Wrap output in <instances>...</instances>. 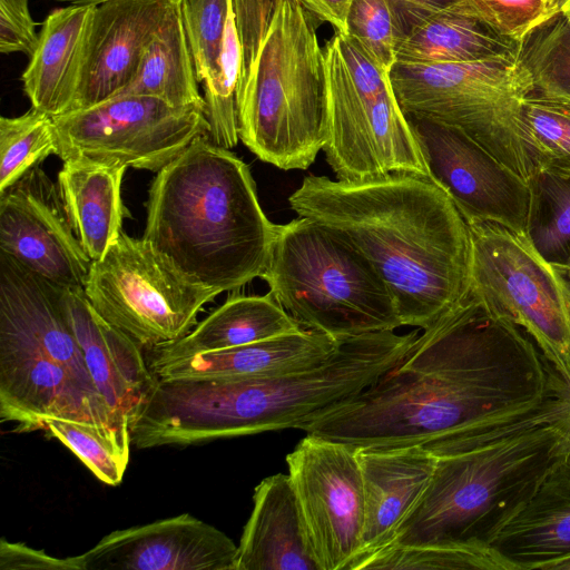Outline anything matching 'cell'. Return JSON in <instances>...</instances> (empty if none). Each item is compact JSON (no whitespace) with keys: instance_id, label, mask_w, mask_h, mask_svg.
Wrapping results in <instances>:
<instances>
[{"instance_id":"cell-1","label":"cell","mask_w":570,"mask_h":570,"mask_svg":"<svg viewBox=\"0 0 570 570\" xmlns=\"http://www.w3.org/2000/svg\"><path fill=\"white\" fill-rule=\"evenodd\" d=\"M566 387L531 337L471 296L423 330L374 384L299 430L355 449L436 456L539 409Z\"/></svg>"},{"instance_id":"cell-2","label":"cell","mask_w":570,"mask_h":570,"mask_svg":"<svg viewBox=\"0 0 570 570\" xmlns=\"http://www.w3.org/2000/svg\"><path fill=\"white\" fill-rule=\"evenodd\" d=\"M288 204L374 267L403 326L425 330L471 298L470 228L432 177L393 173L348 181L309 175Z\"/></svg>"},{"instance_id":"cell-3","label":"cell","mask_w":570,"mask_h":570,"mask_svg":"<svg viewBox=\"0 0 570 570\" xmlns=\"http://www.w3.org/2000/svg\"><path fill=\"white\" fill-rule=\"evenodd\" d=\"M419 331L373 332L338 340L323 362L295 372L252 377L159 379L137 417V449L190 445L284 429L374 384L409 352Z\"/></svg>"},{"instance_id":"cell-4","label":"cell","mask_w":570,"mask_h":570,"mask_svg":"<svg viewBox=\"0 0 570 570\" xmlns=\"http://www.w3.org/2000/svg\"><path fill=\"white\" fill-rule=\"evenodd\" d=\"M142 238L190 283L218 294L265 271L277 225L263 212L248 166L196 138L149 188Z\"/></svg>"},{"instance_id":"cell-5","label":"cell","mask_w":570,"mask_h":570,"mask_svg":"<svg viewBox=\"0 0 570 570\" xmlns=\"http://www.w3.org/2000/svg\"><path fill=\"white\" fill-rule=\"evenodd\" d=\"M62 289L0 252V416L17 432L53 420L89 425L129 454V426L88 371Z\"/></svg>"},{"instance_id":"cell-6","label":"cell","mask_w":570,"mask_h":570,"mask_svg":"<svg viewBox=\"0 0 570 570\" xmlns=\"http://www.w3.org/2000/svg\"><path fill=\"white\" fill-rule=\"evenodd\" d=\"M569 450L570 390L563 387L533 412L438 456L426 489L387 546L484 542Z\"/></svg>"},{"instance_id":"cell-7","label":"cell","mask_w":570,"mask_h":570,"mask_svg":"<svg viewBox=\"0 0 570 570\" xmlns=\"http://www.w3.org/2000/svg\"><path fill=\"white\" fill-rule=\"evenodd\" d=\"M316 28L299 3L277 0L255 57L239 70V139L283 170L307 169L324 146V53Z\"/></svg>"},{"instance_id":"cell-8","label":"cell","mask_w":570,"mask_h":570,"mask_svg":"<svg viewBox=\"0 0 570 570\" xmlns=\"http://www.w3.org/2000/svg\"><path fill=\"white\" fill-rule=\"evenodd\" d=\"M259 278L303 328L335 341L403 326L392 294L374 267L308 218L277 225Z\"/></svg>"},{"instance_id":"cell-9","label":"cell","mask_w":570,"mask_h":570,"mask_svg":"<svg viewBox=\"0 0 570 570\" xmlns=\"http://www.w3.org/2000/svg\"><path fill=\"white\" fill-rule=\"evenodd\" d=\"M390 80L405 115L461 130L532 186L537 174L521 109L533 85L518 55L458 63L396 62Z\"/></svg>"},{"instance_id":"cell-10","label":"cell","mask_w":570,"mask_h":570,"mask_svg":"<svg viewBox=\"0 0 570 570\" xmlns=\"http://www.w3.org/2000/svg\"><path fill=\"white\" fill-rule=\"evenodd\" d=\"M468 226L472 296L489 314L521 327L570 390V279L530 234L493 223Z\"/></svg>"},{"instance_id":"cell-11","label":"cell","mask_w":570,"mask_h":570,"mask_svg":"<svg viewBox=\"0 0 570 570\" xmlns=\"http://www.w3.org/2000/svg\"><path fill=\"white\" fill-rule=\"evenodd\" d=\"M92 307L140 346L173 343L196 325L216 291L190 283L144 238L120 232L85 285Z\"/></svg>"},{"instance_id":"cell-12","label":"cell","mask_w":570,"mask_h":570,"mask_svg":"<svg viewBox=\"0 0 570 570\" xmlns=\"http://www.w3.org/2000/svg\"><path fill=\"white\" fill-rule=\"evenodd\" d=\"M325 124L323 151L338 180L393 173L431 177L409 120L392 90L379 98L352 81L336 35L323 47Z\"/></svg>"},{"instance_id":"cell-13","label":"cell","mask_w":570,"mask_h":570,"mask_svg":"<svg viewBox=\"0 0 570 570\" xmlns=\"http://www.w3.org/2000/svg\"><path fill=\"white\" fill-rule=\"evenodd\" d=\"M53 122L62 160L86 156L154 173L209 132L204 108H175L140 95H119Z\"/></svg>"},{"instance_id":"cell-14","label":"cell","mask_w":570,"mask_h":570,"mask_svg":"<svg viewBox=\"0 0 570 570\" xmlns=\"http://www.w3.org/2000/svg\"><path fill=\"white\" fill-rule=\"evenodd\" d=\"M286 464L320 570H348L360 553L364 527L356 449L306 434Z\"/></svg>"},{"instance_id":"cell-15","label":"cell","mask_w":570,"mask_h":570,"mask_svg":"<svg viewBox=\"0 0 570 570\" xmlns=\"http://www.w3.org/2000/svg\"><path fill=\"white\" fill-rule=\"evenodd\" d=\"M431 177L465 222L493 223L529 234L532 187L468 135L448 125L405 115Z\"/></svg>"},{"instance_id":"cell-16","label":"cell","mask_w":570,"mask_h":570,"mask_svg":"<svg viewBox=\"0 0 570 570\" xmlns=\"http://www.w3.org/2000/svg\"><path fill=\"white\" fill-rule=\"evenodd\" d=\"M0 252L61 288L83 289L92 261L58 186L39 167L0 193Z\"/></svg>"},{"instance_id":"cell-17","label":"cell","mask_w":570,"mask_h":570,"mask_svg":"<svg viewBox=\"0 0 570 570\" xmlns=\"http://www.w3.org/2000/svg\"><path fill=\"white\" fill-rule=\"evenodd\" d=\"M238 546L189 513L106 534L81 570H235Z\"/></svg>"},{"instance_id":"cell-18","label":"cell","mask_w":570,"mask_h":570,"mask_svg":"<svg viewBox=\"0 0 570 570\" xmlns=\"http://www.w3.org/2000/svg\"><path fill=\"white\" fill-rule=\"evenodd\" d=\"M175 2L107 0L95 4L71 110L116 97L131 82L146 48Z\"/></svg>"},{"instance_id":"cell-19","label":"cell","mask_w":570,"mask_h":570,"mask_svg":"<svg viewBox=\"0 0 570 570\" xmlns=\"http://www.w3.org/2000/svg\"><path fill=\"white\" fill-rule=\"evenodd\" d=\"M62 301L97 389L130 428L158 377L146 363L140 345L107 322L83 289L63 288Z\"/></svg>"},{"instance_id":"cell-20","label":"cell","mask_w":570,"mask_h":570,"mask_svg":"<svg viewBox=\"0 0 570 570\" xmlns=\"http://www.w3.org/2000/svg\"><path fill=\"white\" fill-rule=\"evenodd\" d=\"M519 570H550L570 558V450L487 533Z\"/></svg>"},{"instance_id":"cell-21","label":"cell","mask_w":570,"mask_h":570,"mask_svg":"<svg viewBox=\"0 0 570 570\" xmlns=\"http://www.w3.org/2000/svg\"><path fill=\"white\" fill-rule=\"evenodd\" d=\"M364 493L362 547L348 570L387 546L426 489L438 456L421 446L356 449Z\"/></svg>"},{"instance_id":"cell-22","label":"cell","mask_w":570,"mask_h":570,"mask_svg":"<svg viewBox=\"0 0 570 570\" xmlns=\"http://www.w3.org/2000/svg\"><path fill=\"white\" fill-rule=\"evenodd\" d=\"M235 570H320L288 473L256 485Z\"/></svg>"},{"instance_id":"cell-23","label":"cell","mask_w":570,"mask_h":570,"mask_svg":"<svg viewBox=\"0 0 570 570\" xmlns=\"http://www.w3.org/2000/svg\"><path fill=\"white\" fill-rule=\"evenodd\" d=\"M95 4L51 11L21 80L31 107L52 117L71 110L83 65Z\"/></svg>"},{"instance_id":"cell-24","label":"cell","mask_w":570,"mask_h":570,"mask_svg":"<svg viewBox=\"0 0 570 570\" xmlns=\"http://www.w3.org/2000/svg\"><path fill=\"white\" fill-rule=\"evenodd\" d=\"M338 341L303 328L240 346L202 352L156 368L159 379L252 377L312 367L326 360Z\"/></svg>"},{"instance_id":"cell-25","label":"cell","mask_w":570,"mask_h":570,"mask_svg":"<svg viewBox=\"0 0 570 570\" xmlns=\"http://www.w3.org/2000/svg\"><path fill=\"white\" fill-rule=\"evenodd\" d=\"M62 161L57 186L67 217L90 259H101L121 232L127 167L86 156Z\"/></svg>"},{"instance_id":"cell-26","label":"cell","mask_w":570,"mask_h":570,"mask_svg":"<svg viewBox=\"0 0 570 570\" xmlns=\"http://www.w3.org/2000/svg\"><path fill=\"white\" fill-rule=\"evenodd\" d=\"M303 330L268 292L233 295L181 338L155 346L150 368L191 355L240 346Z\"/></svg>"},{"instance_id":"cell-27","label":"cell","mask_w":570,"mask_h":570,"mask_svg":"<svg viewBox=\"0 0 570 570\" xmlns=\"http://www.w3.org/2000/svg\"><path fill=\"white\" fill-rule=\"evenodd\" d=\"M519 41L503 37L476 17L453 8L430 17L405 36L396 62L440 65L518 55Z\"/></svg>"},{"instance_id":"cell-28","label":"cell","mask_w":570,"mask_h":570,"mask_svg":"<svg viewBox=\"0 0 570 570\" xmlns=\"http://www.w3.org/2000/svg\"><path fill=\"white\" fill-rule=\"evenodd\" d=\"M119 95L156 97L175 108L205 109L179 2L170 8L146 48L134 79Z\"/></svg>"},{"instance_id":"cell-29","label":"cell","mask_w":570,"mask_h":570,"mask_svg":"<svg viewBox=\"0 0 570 570\" xmlns=\"http://www.w3.org/2000/svg\"><path fill=\"white\" fill-rule=\"evenodd\" d=\"M521 115L537 176L570 177V100L532 90Z\"/></svg>"},{"instance_id":"cell-30","label":"cell","mask_w":570,"mask_h":570,"mask_svg":"<svg viewBox=\"0 0 570 570\" xmlns=\"http://www.w3.org/2000/svg\"><path fill=\"white\" fill-rule=\"evenodd\" d=\"M519 570L485 542L453 546L384 547L361 560L354 570Z\"/></svg>"},{"instance_id":"cell-31","label":"cell","mask_w":570,"mask_h":570,"mask_svg":"<svg viewBox=\"0 0 570 570\" xmlns=\"http://www.w3.org/2000/svg\"><path fill=\"white\" fill-rule=\"evenodd\" d=\"M518 59L533 90L570 100V19L559 10L520 42Z\"/></svg>"},{"instance_id":"cell-32","label":"cell","mask_w":570,"mask_h":570,"mask_svg":"<svg viewBox=\"0 0 570 570\" xmlns=\"http://www.w3.org/2000/svg\"><path fill=\"white\" fill-rule=\"evenodd\" d=\"M50 155L58 156L53 117L31 109L0 119V193L4 191Z\"/></svg>"},{"instance_id":"cell-33","label":"cell","mask_w":570,"mask_h":570,"mask_svg":"<svg viewBox=\"0 0 570 570\" xmlns=\"http://www.w3.org/2000/svg\"><path fill=\"white\" fill-rule=\"evenodd\" d=\"M239 69L240 43L232 0L218 71L203 82L205 115L209 122L208 139L214 145L226 149L235 147L239 140L236 108Z\"/></svg>"},{"instance_id":"cell-34","label":"cell","mask_w":570,"mask_h":570,"mask_svg":"<svg viewBox=\"0 0 570 570\" xmlns=\"http://www.w3.org/2000/svg\"><path fill=\"white\" fill-rule=\"evenodd\" d=\"M530 237L550 262L570 259V177L540 174L532 184Z\"/></svg>"},{"instance_id":"cell-35","label":"cell","mask_w":570,"mask_h":570,"mask_svg":"<svg viewBox=\"0 0 570 570\" xmlns=\"http://www.w3.org/2000/svg\"><path fill=\"white\" fill-rule=\"evenodd\" d=\"M232 0H180V12L198 82L218 71Z\"/></svg>"},{"instance_id":"cell-36","label":"cell","mask_w":570,"mask_h":570,"mask_svg":"<svg viewBox=\"0 0 570 570\" xmlns=\"http://www.w3.org/2000/svg\"><path fill=\"white\" fill-rule=\"evenodd\" d=\"M47 430L65 444L105 484L116 487L125 475L129 455L97 429L69 421L48 422Z\"/></svg>"},{"instance_id":"cell-37","label":"cell","mask_w":570,"mask_h":570,"mask_svg":"<svg viewBox=\"0 0 570 570\" xmlns=\"http://www.w3.org/2000/svg\"><path fill=\"white\" fill-rule=\"evenodd\" d=\"M347 36L385 72L396 63L399 33L387 0H352Z\"/></svg>"},{"instance_id":"cell-38","label":"cell","mask_w":570,"mask_h":570,"mask_svg":"<svg viewBox=\"0 0 570 570\" xmlns=\"http://www.w3.org/2000/svg\"><path fill=\"white\" fill-rule=\"evenodd\" d=\"M453 9L476 17L499 35L519 42L557 12L547 0H463Z\"/></svg>"},{"instance_id":"cell-39","label":"cell","mask_w":570,"mask_h":570,"mask_svg":"<svg viewBox=\"0 0 570 570\" xmlns=\"http://www.w3.org/2000/svg\"><path fill=\"white\" fill-rule=\"evenodd\" d=\"M29 10V0H0V52L33 53L39 33Z\"/></svg>"},{"instance_id":"cell-40","label":"cell","mask_w":570,"mask_h":570,"mask_svg":"<svg viewBox=\"0 0 570 570\" xmlns=\"http://www.w3.org/2000/svg\"><path fill=\"white\" fill-rule=\"evenodd\" d=\"M276 1L233 0L240 43V68L247 66L255 57L268 30Z\"/></svg>"},{"instance_id":"cell-41","label":"cell","mask_w":570,"mask_h":570,"mask_svg":"<svg viewBox=\"0 0 570 570\" xmlns=\"http://www.w3.org/2000/svg\"><path fill=\"white\" fill-rule=\"evenodd\" d=\"M348 73L365 96L379 98L392 90L390 73L383 71L351 37L335 33Z\"/></svg>"},{"instance_id":"cell-42","label":"cell","mask_w":570,"mask_h":570,"mask_svg":"<svg viewBox=\"0 0 570 570\" xmlns=\"http://www.w3.org/2000/svg\"><path fill=\"white\" fill-rule=\"evenodd\" d=\"M1 570H81L78 556L57 558L21 542L0 541Z\"/></svg>"},{"instance_id":"cell-43","label":"cell","mask_w":570,"mask_h":570,"mask_svg":"<svg viewBox=\"0 0 570 570\" xmlns=\"http://www.w3.org/2000/svg\"><path fill=\"white\" fill-rule=\"evenodd\" d=\"M463 0H387L399 33V42L430 17ZM397 42V43H399Z\"/></svg>"},{"instance_id":"cell-44","label":"cell","mask_w":570,"mask_h":570,"mask_svg":"<svg viewBox=\"0 0 570 570\" xmlns=\"http://www.w3.org/2000/svg\"><path fill=\"white\" fill-rule=\"evenodd\" d=\"M320 22H328L336 32L347 36V14L352 0H294Z\"/></svg>"},{"instance_id":"cell-45","label":"cell","mask_w":570,"mask_h":570,"mask_svg":"<svg viewBox=\"0 0 570 570\" xmlns=\"http://www.w3.org/2000/svg\"><path fill=\"white\" fill-rule=\"evenodd\" d=\"M57 2H63L69 4H98L100 2L107 1V0H52ZM179 2L180 0H171Z\"/></svg>"},{"instance_id":"cell-46","label":"cell","mask_w":570,"mask_h":570,"mask_svg":"<svg viewBox=\"0 0 570 570\" xmlns=\"http://www.w3.org/2000/svg\"><path fill=\"white\" fill-rule=\"evenodd\" d=\"M550 570H570V558L557 562Z\"/></svg>"},{"instance_id":"cell-47","label":"cell","mask_w":570,"mask_h":570,"mask_svg":"<svg viewBox=\"0 0 570 570\" xmlns=\"http://www.w3.org/2000/svg\"><path fill=\"white\" fill-rule=\"evenodd\" d=\"M559 11L570 19V0H560Z\"/></svg>"},{"instance_id":"cell-48","label":"cell","mask_w":570,"mask_h":570,"mask_svg":"<svg viewBox=\"0 0 570 570\" xmlns=\"http://www.w3.org/2000/svg\"><path fill=\"white\" fill-rule=\"evenodd\" d=\"M559 265L563 269V272L566 273L568 278L570 279V259L566 264H559Z\"/></svg>"},{"instance_id":"cell-49","label":"cell","mask_w":570,"mask_h":570,"mask_svg":"<svg viewBox=\"0 0 570 570\" xmlns=\"http://www.w3.org/2000/svg\"><path fill=\"white\" fill-rule=\"evenodd\" d=\"M551 9L558 11L559 10V3L560 0H547Z\"/></svg>"}]
</instances>
